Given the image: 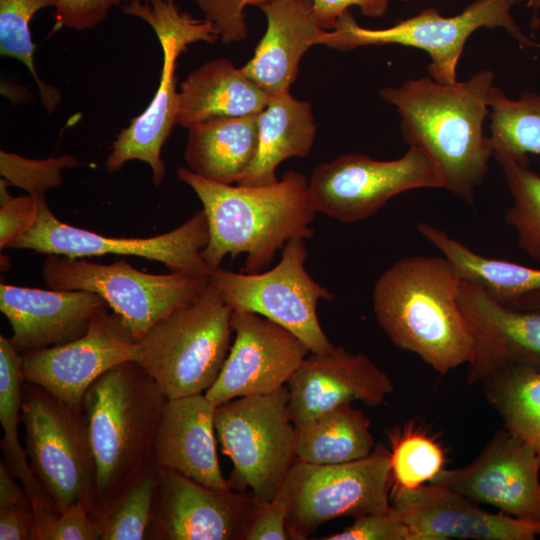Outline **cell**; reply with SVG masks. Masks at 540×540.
<instances>
[{
  "label": "cell",
  "mask_w": 540,
  "mask_h": 540,
  "mask_svg": "<svg viewBox=\"0 0 540 540\" xmlns=\"http://www.w3.org/2000/svg\"><path fill=\"white\" fill-rule=\"evenodd\" d=\"M21 420L30 467L56 510L85 502L93 511L95 464L81 410L25 382Z\"/></svg>",
  "instance_id": "11"
},
{
  "label": "cell",
  "mask_w": 540,
  "mask_h": 540,
  "mask_svg": "<svg viewBox=\"0 0 540 540\" xmlns=\"http://www.w3.org/2000/svg\"><path fill=\"white\" fill-rule=\"evenodd\" d=\"M80 164L71 155L31 159L15 153L0 151V174L10 186H17L31 195H45L62 184V170Z\"/></svg>",
  "instance_id": "37"
},
{
  "label": "cell",
  "mask_w": 540,
  "mask_h": 540,
  "mask_svg": "<svg viewBox=\"0 0 540 540\" xmlns=\"http://www.w3.org/2000/svg\"><path fill=\"white\" fill-rule=\"evenodd\" d=\"M32 540H100L92 508L85 502L63 511L44 508L35 514Z\"/></svg>",
  "instance_id": "38"
},
{
  "label": "cell",
  "mask_w": 540,
  "mask_h": 540,
  "mask_svg": "<svg viewBox=\"0 0 540 540\" xmlns=\"http://www.w3.org/2000/svg\"><path fill=\"white\" fill-rule=\"evenodd\" d=\"M122 11L143 20L153 29L162 48L163 65L151 102L117 135L105 160V168L109 173H115L128 161H143L150 166L153 182L159 186L166 173L161 150L176 125L178 113L177 59L191 44L200 41L214 44L220 36L212 22L194 18L182 11L174 0L124 3Z\"/></svg>",
  "instance_id": "6"
},
{
  "label": "cell",
  "mask_w": 540,
  "mask_h": 540,
  "mask_svg": "<svg viewBox=\"0 0 540 540\" xmlns=\"http://www.w3.org/2000/svg\"><path fill=\"white\" fill-rule=\"evenodd\" d=\"M257 148V115L212 119L188 128L184 160L197 175L232 185L244 177Z\"/></svg>",
  "instance_id": "27"
},
{
  "label": "cell",
  "mask_w": 540,
  "mask_h": 540,
  "mask_svg": "<svg viewBox=\"0 0 540 540\" xmlns=\"http://www.w3.org/2000/svg\"><path fill=\"white\" fill-rule=\"evenodd\" d=\"M177 175L203 205L209 241L201 255L211 272L225 256L240 254H246L245 272H260L290 239L314 234L310 224L317 213L309 202L308 179L299 172L262 186L217 183L188 167H179Z\"/></svg>",
  "instance_id": "3"
},
{
  "label": "cell",
  "mask_w": 540,
  "mask_h": 540,
  "mask_svg": "<svg viewBox=\"0 0 540 540\" xmlns=\"http://www.w3.org/2000/svg\"><path fill=\"white\" fill-rule=\"evenodd\" d=\"M108 306L85 290H43L0 284V310L8 319L13 347L24 353L83 336L96 313Z\"/></svg>",
  "instance_id": "22"
},
{
  "label": "cell",
  "mask_w": 540,
  "mask_h": 540,
  "mask_svg": "<svg viewBox=\"0 0 540 540\" xmlns=\"http://www.w3.org/2000/svg\"><path fill=\"white\" fill-rule=\"evenodd\" d=\"M312 3L320 28L331 31L351 7H357L366 17L380 18L388 11L390 0H312Z\"/></svg>",
  "instance_id": "44"
},
{
  "label": "cell",
  "mask_w": 540,
  "mask_h": 540,
  "mask_svg": "<svg viewBox=\"0 0 540 540\" xmlns=\"http://www.w3.org/2000/svg\"><path fill=\"white\" fill-rule=\"evenodd\" d=\"M266 1L269 0H194L204 18L215 25L224 44L238 43L247 38L245 8Z\"/></svg>",
  "instance_id": "41"
},
{
  "label": "cell",
  "mask_w": 540,
  "mask_h": 540,
  "mask_svg": "<svg viewBox=\"0 0 540 540\" xmlns=\"http://www.w3.org/2000/svg\"><path fill=\"white\" fill-rule=\"evenodd\" d=\"M150 0H122L123 3H129V2H146Z\"/></svg>",
  "instance_id": "49"
},
{
  "label": "cell",
  "mask_w": 540,
  "mask_h": 540,
  "mask_svg": "<svg viewBox=\"0 0 540 540\" xmlns=\"http://www.w3.org/2000/svg\"><path fill=\"white\" fill-rule=\"evenodd\" d=\"M458 304L474 340L470 384L513 366L540 368V310L504 305L481 287L461 280Z\"/></svg>",
  "instance_id": "21"
},
{
  "label": "cell",
  "mask_w": 540,
  "mask_h": 540,
  "mask_svg": "<svg viewBox=\"0 0 540 540\" xmlns=\"http://www.w3.org/2000/svg\"><path fill=\"white\" fill-rule=\"evenodd\" d=\"M31 503L24 487H20L14 476L7 469L3 460L0 461V507Z\"/></svg>",
  "instance_id": "46"
},
{
  "label": "cell",
  "mask_w": 540,
  "mask_h": 540,
  "mask_svg": "<svg viewBox=\"0 0 540 540\" xmlns=\"http://www.w3.org/2000/svg\"><path fill=\"white\" fill-rule=\"evenodd\" d=\"M403 2H411L412 0H401Z\"/></svg>",
  "instance_id": "50"
},
{
  "label": "cell",
  "mask_w": 540,
  "mask_h": 540,
  "mask_svg": "<svg viewBox=\"0 0 540 540\" xmlns=\"http://www.w3.org/2000/svg\"><path fill=\"white\" fill-rule=\"evenodd\" d=\"M499 302L503 303L506 306L521 310H540V290Z\"/></svg>",
  "instance_id": "47"
},
{
  "label": "cell",
  "mask_w": 540,
  "mask_h": 540,
  "mask_svg": "<svg viewBox=\"0 0 540 540\" xmlns=\"http://www.w3.org/2000/svg\"><path fill=\"white\" fill-rule=\"evenodd\" d=\"M432 483L505 514L540 521L539 457L505 428L494 434L473 461L445 469Z\"/></svg>",
  "instance_id": "18"
},
{
  "label": "cell",
  "mask_w": 540,
  "mask_h": 540,
  "mask_svg": "<svg viewBox=\"0 0 540 540\" xmlns=\"http://www.w3.org/2000/svg\"><path fill=\"white\" fill-rule=\"evenodd\" d=\"M58 28L76 31L92 29L102 23L122 0H50Z\"/></svg>",
  "instance_id": "42"
},
{
  "label": "cell",
  "mask_w": 540,
  "mask_h": 540,
  "mask_svg": "<svg viewBox=\"0 0 540 540\" xmlns=\"http://www.w3.org/2000/svg\"><path fill=\"white\" fill-rule=\"evenodd\" d=\"M461 278L444 256H408L376 280L377 323L398 348L441 374L468 365L474 340L458 304Z\"/></svg>",
  "instance_id": "2"
},
{
  "label": "cell",
  "mask_w": 540,
  "mask_h": 540,
  "mask_svg": "<svg viewBox=\"0 0 540 540\" xmlns=\"http://www.w3.org/2000/svg\"><path fill=\"white\" fill-rule=\"evenodd\" d=\"M233 310L210 282L137 341L136 362L167 400L205 393L230 350Z\"/></svg>",
  "instance_id": "5"
},
{
  "label": "cell",
  "mask_w": 540,
  "mask_h": 540,
  "mask_svg": "<svg viewBox=\"0 0 540 540\" xmlns=\"http://www.w3.org/2000/svg\"><path fill=\"white\" fill-rule=\"evenodd\" d=\"M47 7H52L50 0H0V55L25 65L37 84L43 107L52 113L61 101V93L39 77L30 32L33 16Z\"/></svg>",
  "instance_id": "35"
},
{
  "label": "cell",
  "mask_w": 540,
  "mask_h": 540,
  "mask_svg": "<svg viewBox=\"0 0 540 540\" xmlns=\"http://www.w3.org/2000/svg\"><path fill=\"white\" fill-rule=\"evenodd\" d=\"M493 86L494 73L484 69L464 81L445 84L428 76L379 91L398 112L405 142L425 152L445 189L469 204L493 157L490 137L483 131Z\"/></svg>",
  "instance_id": "1"
},
{
  "label": "cell",
  "mask_w": 540,
  "mask_h": 540,
  "mask_svg": "<svg viewBox=\"0 0 540 540\" xmlns=\"http://www.w3.org/2000/svg\"><path fill=\"white\" fill-rule=\"evenodd\" d=\"M526 0H475L454 16H443L435 8L383 29L364 28L346 12L331 31L324 30L319 45L339 51L365 46L401 45L426 52L429 76L440 83L457 81V66L470 36L481 28L504 29L521 48H540L516 24L512 8Z\"/></svg>",
  "instance_id": "7"
},
{
  "label": "cell",
  "mask_w": 540,
  "mask_h": 540,
  "mask_svg": "<svg viewBox=\"0 0 540 540\" xmlns=\"http://www.w3.org/2000/svg\"><path fill=\"white\" fill-rule=\"evenodd\" d=\"M34 524L31 503L0 507V540H32Z\"/></svg>",
  "instance_id": "45"
},
{
  "label": "cell",
  "mask_w": 540,
  "mask_h": 540,
  "mask_svg": "<svg viewBox=\"0 0 540 540\" xmlns=\"http://www.w3.org/2000/svg\"><path fill=\"white\" fill-rule=\"evenodd\" d=\"M294 425L345 403L377 407L392 393L393 382L368 356L334 345L310 352L287 383Z\"/></svg>",
  "instance_id": "20"
},
{
  "label": "cell",
  "mask_w": 540,
  "mask_h": 540,
  "mask_svg": "<svg viewBox=\"0 0 540 540\" xmlns=\"http://www.w3.org/2000/svg\"><path fill=\"white\" fill-rule=\"evenodd\" d=\"M305 239H290L282 248L280 261L270 270L236 273L219 267L209 282L233 310L259 314L295 334L310 352L330 349L333 344L317 316L320 299L334 295L307 273Z\"/></svg>",
  "instance_id": "13"
},
{
  "label": "cell",
  "mask_w": 540,
  "mask_h": 540,
  "mask_svg": "<svg viewBox=\"0 0 540 540\" xmlns=\"http://www.w3.org/2000/svg\"><path fill=\"white\" fill-rule=\"evenodd\" d=\"M257 123V153L238 185L262 186L277 182L278 166L292 157H306L315 141L317 127L311 105L290 92L270 96L257 115Z\"/></svg>",
  "instance_id": "26"
},
{
  "label": "cell",
  "mask_w": 540,
  "mask_h": 540,
  "mask_svg": "<svg viewBox=\"0 0 540 540\" xmlns=\"http://www.w3.org/2000/svg\"><path fill=\"white\" fill-rule=\"evenodd\" d=\"M286 516V505L278 494L271 501H258L245 540H289Z\"/></svg>",
  "instance_id": "43"
},
{
  "label": "cell",
  "mask_w": 540,
  "mask_h": 540,
  "mask_svg": "<svg viewBox=\"0 0 540 540\" xmlns=\"http://www.w3.org/2000/svg\"><path fill=\"white\" fill-rule=\"evenodd\" d=\"M258 500L161 469L146 539L245 540Z\"/></svg>",
  "instance_id": "16"
},
{
  "label": "cell",
  "mask_w": 540,
  "mask_h": 540,
  "mask_svg": "<svg viewBox=\"0 0 540 540\" xmlns=\"http://www.w3.org/2000/svg\"><path fill=\"white\" fill-rule=\"evenodd\" d=\"M231 325L234 342L218 378L205 392L216 407L279 390L310 353L295 334L259 314L235 310Z\"/></svg>",
  "instance_id": "17"
},
{
  "label": "cell",
  "mask_w": 540,
  "mask_h": 540,
  "mask_svg": "<svg viewBox=\"0 0 540 540\" xmlns=\"http://www.w3.org/2000/svg\"><path fill=\"white\" fill-rule=\"evenodd\" d=\"M288 402L284 386L270 394L230 400L215 410L216 436L233 463L230 488H250L259 502L276 497L297 460Z\"/></svg>",
  "instance_id": "8"
},
{
  "label": "cell",
  "mask_w": 540,
  "mask_h": 540,
  "mask_svg": "<svg viewBox=\"0 0 540 540\" xmlns=\"http://www.w3.org/2000/svg\"><path fill=\"white\" fill-rule=\"evenodd\" d=\"M9 182L0 180V248L6 249L37 221L43 194L13 197Z\"/></svg>",
  "instance_id": "39"
},
{
  "label": "cell",
  "mask_w": 540,
  "mask_h": 540,
  "mask_svg": "<svg viewBox=\"0 0 540 540\" xmlns=\"http://www.w3.org/2000/svg\"><path fill=\"white\" fill-rule=\"evenodd\" d=\"M266 31L243 72L270 96L290 92L304 54L319 45L323 29L312 0H269L257 5Z\"/></svg>",
  "instance_id": "24"
},
{
  "label": "cell",
  "mask_w": 540,
  "mask_h": 540,
  "mask_svg": "<svg viewBox=\"0 0 540 540\" xmlns=\"http://www.w3.org/2000/svg\"><path fill=\"white\" fill-rule=\"evenodd\" d=\"M417 231L449 260L461 280L481 287L499 301L540 290V269L483 256L426 222H420Z\"/></svg>",
  "instance_id": "29"
},
{
  "label": "cell",
  "mask_w": 540,
  "mask_h": 540,
  "mask_svg": "<svg viewBox=\"0 0 540 540\" xmlns=\"http://www.w3.org/2000/svg\"><path fill=\"white\" fill-rule=\"evenodd\" d=\"M480 384L504 428L527 443L540 460V368L509 367Z\"/></svg>",
  "instance_id": "31"
},
{
  "label": "cell",
  "mask_w": 540,
  "mask_h": 540,
  "mask_svg": "<svg viewBox=\"0 0 540 540\" xmlns=\"http://www.w3.org/2000/svg\"><path fill=\"white\" fill-rule=\"evenodd\" d=\"M160 474L151 458L94 516L100 540L146 539Z\"/></svg>",
  "instance_id": "34"
},
{
  "label": "cell",
  "mask_w": 540,
  "mask_h": 540,
  "mask_svg": "<svg viewBox=\"0 0 540 540\" xmlns=\"http://www.w3.org/2000/svg\"><path fill=\"white\" fill-rule=\"evenodd\" d=\"M166 402L136 361L109 369L87 390L81 412L95 464L93 518L152 458Z\"/></svg>",
  "instance_id": "4"
},
{
  "label": "cell",
  "mask_w": 540,
  "mask_h": 540,
  "mask_svg": "<svg viewBox=\"0 0 540 540\" xmlns=\"http://www.w3.org/2000/svg\"><path fill=\"white\" fill-rule=\"evenodd\" d=\"M389 450L381 445L366 457L341 464L296 460L278 495L286 505L290 539H308L322 524L390 510Z\"/></svg>",
  "instance_id": "9"
},
{
  "label": "cell",
  "mask_w": 540,
  "mask_h": 540,
  "mask_svg": "<svg viewBox=\"0 0 540 540\" xmlns=\"http://www.w3.org/2000/svg\"><path fill=\"white\" fill-rule=\"evenodd\" d=\"M391 509L409 527L412 540H534L540 521L490 513L439 484L390 493Z\"/></svg>",
  "instance_id": "19"
},
{
  "label": "cell",
  "mask_w": 540,
  "mask_h": 540,
  "mask_svg": "<svg viewBox=\"0 0 540 540\" xmlns=\"http://www.w3.org/2000/svg\"><path fill=\"white\" fill-rule=\"evenodd\" d=\"M489 106L493 158L529 164V155L540 156V93L526 90L510 98L494 85Z\"/></svg>",
  "instance_id": "32"
},
{
  "label": "cell",
  "mask_w": 540,
  "mask_h": 540,
  "mask_svg": "<svg viewBox=\"0 0 540 540\" xmlns=\"http://www.w3.org/2000/svg\"><path fill=\"white\" fill-rule=\"evenodd\" d=\"M107 307L96 313L83 336L22 353L24 381L81 410L87 390L98 377L119 364L136 361L138 343Z\"/></svg>",
  "instance_id": "15"
},
{
  "label": "cell",
  "mask_w": 540,
  "mask_h": 540,
  "mask_svg": "<svg viewBox=\"0 0 540 540\" xmlns=\"http://www.w3.org/2000/svg\"><path fill=\"white\" fill-rule=\"evenodd\" d=\"M500 165L513 198L505 223L514 229L519 247L540 263V175L529 164L507 160Z\"/></svg>",
  "instance_id": "36"
},
{
  "label": "cell",
  "mask_w": 540,
  "mask_h": 540,
  "mask_svg": "<svg viewBox=\"0 0 540 540\" xmlns=\"http://www.w3.org/2000/svg\"><path fill=\"white\" fill-rule=\"evenodd\" d=\"M45 195L40 200L37 221L9 248L29 249L47 255L83 258L107 254L142 257L164 264L170 272L209 278L211 270L201 251L209 241L203 209L179 227L153 237H106L59 220L49 209Z\"/></svg>",
  "instance_id": "14"
},
{
  "label": "cell",
  "mask_w": 540,
  "mask_h": 540,
  "mask_svg": "<svg viewBox=\"0 0 540 540\" xmlns=\"http://www.w3.org/2000/svg\"><path fill=\"white\" fill-rule=\"evenodd\" d=\"M297 460L341 464L362 459L375 448L370 420L363 411L345 403L295 425Z\"/></svg>",
  "instance_id": "28"
},
{
  "label": "cell",
  "mask_w": 540,
  "mask_h": 540,
  "mask_svg": "<svg viewBox=\"0 0 540 540\" xmlns=\"http://www.w3.org/2000/svg\"><path fill=\"white\" fill-rule=\"evenodd\" d=\"M387 438L391 492L430 484L445 470L447 458L444 447L416 421L390 429Z\"/></svg>",
  "instance_id": "33"
},
{
  "label": "cell",
  "mask_w": 540,
  "mask_h": 540,
  "mask_svg": "<svg viewBox=\"0 0 540 540\" xmlns=\"http://www.w3.org/2000/svg\"><path fill=\"white\" fill-rule=\"evenodd\" d=\"M422 188L445 189V183L430 157L409 147L393 160L347 154L320 163L308 180V197L316 213L354 223L375 215L393 197Z\"/></svg>",
  "instance_id": "12"
},
{
  "label": "cell",
  "mask_w": 540,
  "mask_h": 540,
  "mask_svg": "<svg viewBox=\"0 0 540 540\" xmlns=\"http://www.w3.org/2000/svg\"><path fill=\"white\" fill-rule=\"evenodd\" d=\"M527 6L531 8L534 12L540 10V0H526Z\"/></svg>",
  "instance_id": "48"
},
{
  "label": "cell",
  "mask_w": 540,
  "mask_h": 540,
  "mask_svg": "<svg viewBox=\"0 0 540 540\" xmlns=\"http://www.w3.org/2000/svg\"><path fill=\"white\" fill-rule=\"evenodd\" d=\"M215 410L205 393L167 400L152 447V459L160 469L208 487L231 489L217 457Z\"/></svg>",
  "instance_id": "23"
},
{
  "label": "cell",
  "mask_w": 540,
  "mask_h": 540,
  "mask_svg": "<svg viewBox=\"0 0 540 540\" xmlns=\"http://www.w3.org/2000/svg\"><path fill=\"white\" fill-rule=\"evenodd\" d=\"M42 276L50 289L85 290L101 296L136 342L209 283L205 277L146 273L125 260L100 264L54 254L47 255Z\"/></svg>",
  "instance_id": "10"
},
{
  "label": "cell",
  "mask_w": 540,
  "mask_h": 540,
  "mask_svg": "<svg viewBox=\"0 0 540 540\" xmlns=\"http://www.w3.org/2000/svg\"><path fill=\"white\" fill-rule=\"evenodd\" d=\"M324 540H412L409 527L390 508L386 512L366 514L340 532L322 537Z\"/></svg>",
  "instance_id": "40"
},
{
  "label": "cell",
  "mask_w": 540,
  "mask_h": 540,
  "mask_svg": "<svg viewBox=\"0 0 540 540\" xmlns=\"http://www.w3.org/2000/svg\"><path fill=\"white\" fill-rule=\"evenodd\" d=\"M24 383L22 354L13 347L9 338L1 335L0 422L4 433L1 440L2 460L10 473L22 483L36 513L46 507H55L34 476L26 450L22 448L18 438Z\"/></svg>",
  "instance_id": "30"
},
{
  "label": "cell",
  "mask_w": 540,
  "mask_h": 540,
  "mask_svg": "<svg viewBox=\"0 0 540 540\" xmlns=\"http://www.w3.org/2000/svg\"><path fill=\"white\" fill-rule=\"evenodd\" d=\"M176 125L184 128L219 118L258 115L270 95L232 61L204 62L180 84Z\"/></svg>",
  "instance_id": "25"
}]
</instances>
